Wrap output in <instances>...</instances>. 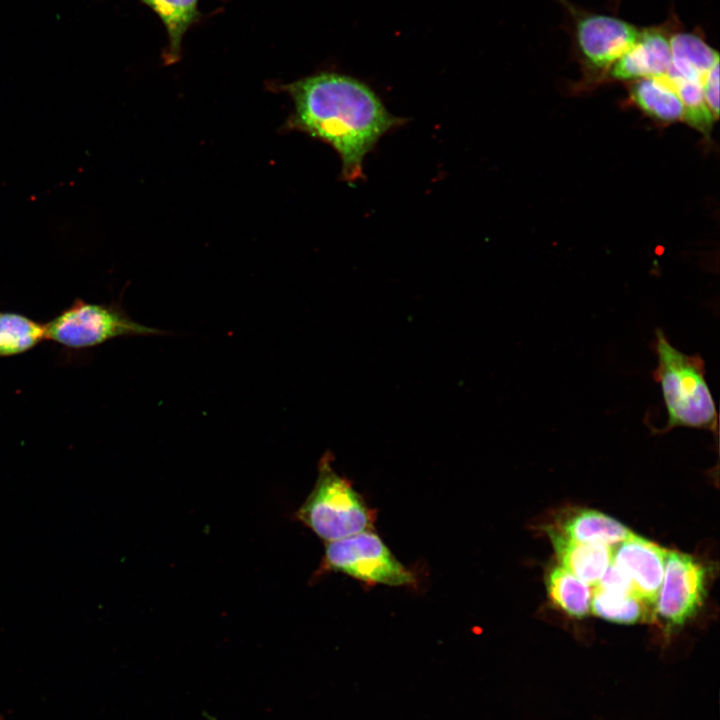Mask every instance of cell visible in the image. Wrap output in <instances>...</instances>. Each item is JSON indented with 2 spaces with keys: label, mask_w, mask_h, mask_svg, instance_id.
Returning <instances> with one entry per match:
<instances>
[{
  "label": "cell",
  "mask_w": 720,
  "mask_h": 720,
  "mask_svg": "<svg viewBox=\"0 0 720 720\" xmlns=\"http://www.w3.org/2000/svg\"><path fill=\"white\" fill-rule=\"evenodd\" d=\"M546 587L553 603L568 615L581 618L590 611L593 589L563 567L549 571Z\"/></svg>",
  "instance_id": "obj_15"
},
{
  "label": "cell",
  "mask_w": 720,
  "mask_h": 720,
  "mask_svg": "<svg viewBox=\"0 0 720 720\" xmlns=\"http://www.w3.org/2000/svg\"><path fill=\"white\" fill-rule=\"evenodd\" d=\"M667 81L683 104V119L702 132L709 131L715 118L706 105L703 83L690 80Z\"/></svg>",
  "instance_id": "obj_18"
},
{
  "label": "cell",
  "mask_w": 720,
  "mask_h": 720,
  "mask_svg": "<svg viewBox=\"0 0 720 720\" xmlns=\"http://www.w3.org/2000/svg\"><path fill=\"white\" fill-rule=\"evenodd\" d=\"M647 604L634 594L619 593L595 587L591 612L603 619L620 624H632L647 616Z\"/></svg>",
  "instance_id": "obj_17"
},
{
  "label": "cell",
  "mask_w": 720,
  "mask_h": 720,
  "mask_svg": "<svg viewBox=\"0 0 720 720\" xmlns=\"http://www.w3.org/2000/svg\"><path fill=\"white\" fill-rule=\"evenodd\" d=\"M545 530L561 567L595 586L612 562V548L575 541L558 528L547 527Z\"/></svg>",
  "instance_id": "obj_10"
},
{
  "label": "cell",
  "mask_w": 720,
  "mask_h": 720,
  "mask_svg": "<svg viewBox=\"0 0 720 720\" xmlns=\"http://www.w3.org/2000/svg\"><path fill=\"white\" fill-rule=\"evenodd\" d=\"M672 64L665 76L669 81L690 80L703 83L719 54L698 35L679 32L670 37Z\"/></svg>",
  "instance_id": "obj_11"
},
{
  "label": "cell",
  "mask_w": 720,
  "mask_h": 720,
  "mask_svg": "<svg viewBox=\"0 0 720 720\" xmlns=\"http://www.w3.org/2000/svg\"><path fill=\"white\" fill-rule=\"evenodd\" d=\"M45 326L46 340L72 349L98 346L119 337L167 334L134 321L119 305L82 299H76Z\"/></svg>",
  "instance_id": "obj_5"
},
{
  "label": "cell",
  "mask_w": 720,
  "mask_h": 720,
  "mask_svg": "<svg viewBox=\"0 0 720 720\" xmlns=\"http://www.w3.org/2000/svg\"><path fill=\"white\" fill-rule=\"evenodd\" d=\"M633 101L648 115L664 122L684 118V107L665 77L642 78L631 89Z\"/></svg>",
  "instance_id": "obj_14"
},
{
  "label": "cell",
  "mask_w": 720,
  "mask_h": 720,
  "mask_svg": "<svg viewBox=\"0 0 720 720\" xmlns=\"http://www.w3.org/2000/svg\"><path fill=\"white\" fill-rule=\"evenodd\" d=\"M46 340V326L25 315L0 312V357L25 353Z\"/></svg>",
  "instance_id": "obj_16"
},
{
  "label": "cell",
  "mask_w": 720,
  "mask_h": 720,
  "mask_svg": "<svg viewBox=\"0 0 720 720\" xmlns=\"http://www.w3.org/2000/svg\"><path fill=\"white\" fill-rule=\"evenodd\" d=\"M343 573L369 585L414 586L415 573L403 565L375 530L326 542L316 576Z\"/></svg>",
  "instance_id": "obj_4"
},
{
  "label": "cell",
  "mask_w": 720,
  "mask_h": 720,
  "mask_svg": "<svg viewBox=\"0 0 720 720\" xmlns=\"http://www.w3.org/2000/svg\"><path fill=\"white\" fill-rule=\"evenodd\" d=\"M293 102L285 129L330 145L341 160V179L364 178L363 162L380 138L403 125L366 83L339 72H318L274 86Z\"/></svg>",
  "instance_id": "obj_1"
},
{
  "label": "cell",
  "mask_w": 720,
  "mask_h": 720,
  "mask_svg": "<svg viewBox=\"0 0 720 720\" xmlns=\"http://www.w3.org/2000/svg\"><path fill=\"white\" fill-rule=\"evenodd\" d=\"M332 463L328 451L319 461L316 483L295 518L325 542L375 530L376 511Z\"/></svg>",
  "instance_id": "obj_3"
},
{
  "label": "cell",
  "mask_w": 720,
  "mask_h": 720,
  "mask_svg": "<svg viewBox=\"0 0 720 720\" xmlns=\"http://www.w3.org/2000/svg\"><path fill=\"white\" fill-rule=\"evenodd\" d=\"M558 529L575 541L607 547L616 546L633 534L608 515L586 509L571 513Z\"/></svg>",
  "instance_id": "obj_13"
},
{
  "label": "cell",
  "mask_w": 720,
  "mask_h": 720,
  "mask_svg": "<svg viewBox=\"0 0 720 720\" xmlns=\"http://www.w3.org/2000/svg\"><path fill=\"white\" fill-rule=\"evenodd\" d=\"M653 349L657 357L653 378L660 385L667 415L662 431L687 427L717 434L718 413L703 358L678 350L662 329L655 331Z\"/></svg>",
  "instance_id": "obj_2"
},
{
  "label": "cell",
  "mask_w": 720,
  "mask_h": 720,
  "mask_svg": "<svg viewBox=\"0 0 720 720\" xmlns=\"http://www.w3.org/2000/svg\"><path fill=\"white\" fill-rule=\"evenodd\" d=\"M575 26L578 49L596 69L612 66L633 46L640 33L631 23L601 14L580 15Z\"/></svg>",
  "instance_id": "obj_7"
},
{
  "label": "cell",
  "mask_w": 720,
  "mask_h": 720,
  "mask_svg": "<svg viewBox=\"0 0 720 720\" xmlns=\"http://www.w3.org/2000/svg\"><path fill=\"white\" fill-rule=\"evenodd\" d=\"M595 587L613 592L634 594L629 579L612 562Z\"/></svg>",
  "instance_id": "obj_19"
},
{
  "label": "cell",
  "mask_w": 720,
  "mask_h": 720,
  "mask_svg": "<svg viewBox=\"0 0 720 720\" xmlns=\"http://www.w3.org/2000/svg\"><path fill=\"white\" fill-rule=\"evenodd\" d=\"M706 568L694 557L668 551L662 584L656 599V613L671 625L691 618L704 600Z\"/></svg>",
  "instance_id": "obj_6"
},
{
  "label": "cell",
  "mask_w": 720,
  "mask_h": 720,
  "mask_svg": "<svg viewBox=\"0 0 720 720\" xmlns=\"http://www.w3.org/2000/svg\"><path fill=\"white\" fill-rule=\"evenodd\" d=\"M668 551L634 533L612 549V563L629 579L634 594L655 604Z\"/></svg>",
  "instance_id": "obj_8"
},
{
  "label": "cell",
  "mask_w": 720,
  "mask_h": 720,
  "mask_svg": "<svg viewBox=\"0 0 720 720\" xmlns=\"http://www.w3.org/2000/svg\"><path fill=\"white\" fill-rule=\"evenodd\" d=\"M149 7L162 21L167 33L164 63L171 65L181 58L182 40L186 32L201 18L199 0H138Z\"/></svg>",
  "instance_id": "obj_12"
},
{
  "label": "cell",
  "mask_w": 720,
  "mask_h": 720,
  "mask_svg": "<svg viewBox=\"0 0 720 720\" xmlns=\"http://www.w3.org/2000/svg\"><path fill=\"white\" fill-rule=\"evenodd\" d=\"M703 92L707 107L715 119L719 116V62L706 75Z\"/></svg>",
  "instance_id": "obj_20"
},
{
  "label": "cell",
  "mask_w": 720,
  "mask_h": 720,
  "mask_svg": "<svg viewBox=\"0 0 720 720\" xmlns=\"http://www.w3.org/2000/svg\"><path fill=\"white\" fill-rule=\"evenodd\" d=\"M672 64L670 37L659 28L640 29L633 46L611 68L617 80L665 77Z\"/></svg>",
  "instance_id": "obj_9"
}]
</instances>
